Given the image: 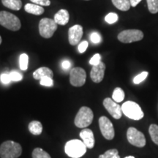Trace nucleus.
Instances as JSON below:
<instances>
[{"label":"nucleus","instance_id":"obj_1","mask_svg":"<svg viewBox=\"0 0 158 158\" xmlns=\"http://www.w3.org/2000/svg\"><path fill=\"white\" fill-rule=\"evenodd\" d=\"M22 148L19 143L13 141H7L0 146V157L18 158L21 155Z\"/></svg>","mask_w":158,"mask_h":158},{"label":"nucleus","instance_id":"obj_2","mask_svg":"<svg viewBox=\"0 0 158 158\" xmlns=\"http://www.w3.org/2000/svg\"><path fill=\"white\" fill-rule=\"evenodd\" d=\"M86 149L87 147L82 141L73 139L67 142L64 147V152L69 157L80 158L86 154Z\"/></svg>","mask_w":158,"mask_h":158},{"label":"nucleus","instance_id":"obj_3","mask_svg":"<svg viewBox=\"0 0 158 158\" xmlns=\"http://www.w3.org/2000/svg\"><path fill=\"white\" fill-rule=\"evenodd\" d=\"M94 114L92 109L89 107L83 106L79 109L75 118V124L79 128H86L90 125L93 121Z\"/></svg>","mask_w":158,"mask_h":158},{"label":"nucleus","instance_id":"obj_4","mask_svg":"<svg viewBox=\"0 0 158 158\" xmlns=\"http://www.w3.org/2000/svg\"><path fill=\"white\" fill-rule=\"evenodd\" d=\"M0 25L11 31L19 30L21 27L19 18L7 11H0Z\"/></svg>","mask_w":158,"mask_h":158},{"label":"nucleus","instance_id":"obj_5","mask_svg":"<svg viewBox=\"0 0 158 158\" xmlns=\"http://www.w3.org/2000/svg\"><path fill=\"white\" fill-rule=\"evenodd\" d=\"M122 113L127 117L133 120H138L143 118L144 114L140 106L133 101H127L122 106Z\"/></svg>","mask_w":158,"mask_h":158},{"label":"nucleus","instance_id":"obj_6","mask_svg":"<svg viewBox=\"0 0 158 158\" xmlns=\"http://www.w3.org/2000/svg\"><path fill=\"white\" fill-rule=\"evenodd\" d=\"M57 29V23L54 20L45 18L40 20L39 23V31L44 38H51Z\"/></svg>","mask_w":158,"mask_h":158},{"label":"nucleus","instance_id":"obj_7","mask_svg":"<svg viewBox=\"0 0 158 158\" xmlns=\"http://www.w3.org/2000/svg\"><path fill=\"white\" fill-rule=\"evenodd\" d=\"M143 38V31L138 29H127L118 35V40L123 43L138 42Z\"/></svg>","mask_w":158,"mask_h":158},{"label":"nucleus","instance_id":"obj_8","mask_svg":"<svg viewBox=\"0 0 158 158\" xmlns=\"http://www.w3.org/2000/svg\"><path fill=\"white\" fill-rule=\"evenodd\" d=\"M127 138L130 144L137 147H143L147 143L143 133L133 127L128 128L127 131Z\"/></svg>","mask_w":158,"mask_h":158},{"label":"nucleus","instance_id":"obj_9","mask_svg":"<svg viewBox=\"0 0 158 158\" xmlns=\"http://www.w3.org/2000/svg\"><path fill=\"white\" fill-rule=\"evenodd\" d=\"M99 126L103 137L107 140H112L115 135L113 124L106 116H101L99 118Z\"/></svg>","mask_w":158,"mask_h":158},{"label":"nucleus","instance_id":"obj_10","mask_svg":"<svg viewBox=\"0 0 158 158\" xmlns=\"http://www.w3.org/2000/svg\"><path fill=\"white\" fill-rule=\"evenodd\" d=\"M86 79V73L81 68H74L70 70V82L73 86L79 87L84 85Z\"/></svg>","mask_w":158,"mask_h":158},{"label":"nucleus","instance_id":"obj_11","mask_svg":"<svg viewBox=\"0 0 158 158\" xmlns=\"http://www.w3.org/2000/svg\"><path fill=\"white\" fill-rule=\"evenodd\" d=\"M103 106L113 118L116 119H119L122 117V106L114 101L113 99L109 98L105 99L103 100Z\"/></svg>","mask_w":158,"mask_h":158},{"label":"nucleus","instance_id":"obj_12","mask_svg":"<svg viewBox=\"0 0 158 158\" xmlns=\"http://www.w3.org/2000/svg\"><path fill=\"white\" fill-rule=\"evenodd\" d=\"M83 36V27L81 25H75L68 31V40L71 45H76L80 42Z\"/></svg>","mask_w":158,"mask_h":158},{"label":"nucleus","instance_id":"obj_13","mask_svg":"<svg viewBox=\"0 0 158 158\" xmlns=\"http://www.w3.org/2000/svg\"><path fill=\"white\" fill-rule=\"evenodd\" d=\"M105 70H106V64L101 62L98 64L92 66L90 72V77L92 81L94 83H100L103 80L105 76Z\"/></svg>","mask_w":158,"mask_h":158},{"label":"nucleus","instance_id":"obj_14","mask_svg":"<svg viewBox=\"0 0 158 158\" xmlns=\"http://www.w3.org/2000/svg\"><path fill=\"white\" fill-rule=\"evenodd\" d=\"M80 137L82 139V141L84 142L86 147L88 149H92L94 147L95 143V140H94V136L93 132L92 130L85 128L83 129L80 133Z\"/></svg>","mask_w":158,"mask_h":158},{"label":"nucleus","instance_id":"obj_15","mask_svg":"<svg viewBox=\"0 0 158 158\" xmlns=\"http://www.w3.org/2000/svg\"><path fill=\"white\" fill-rule=\"evenodd\" d=\"M70 19V15L66 10H60L54 15V21L59 25H66Z\"/></svg>","mask_w":158,"mask_h":158},{"label":"nucleus","instance_id":"obj_16","mask_svg":"<svg viewBox=\"0 0 158 158\" xmlns=\"http://www.w3.org/2000/svg\"><path fill=\"white\" fill-rule=\"evenodd\" d=\"M53 76H54L53 71L46 67L38 68L33 73V78L35 80H40L41 78H44V77H50V78H53Z\"/></svg>","mask_w":158,"mask_h":158},{"label":"nucleus","instance_id":"obj_17","mask_svg":"<svg viewBox=\"0 0 158 158\" xmlns=\"http://www.w3.org/2000/svg\"><path fill=\"white\" fill-rule=\"evenodd\" d=\"M24 10L27 13L35 15H40L44 13V9L42 6L35 4H27L24 7Z\"/></svg>","mask_w":158,"mask_h":158},{"label":"nucleus","instance_id":"obj_18","mask_svg":"<svg viewBox=\"0 0 158 158\" xmlns=\"http://www.w3.org/2000/svg\"><path fill=\"white\" fill-rule=\"evenodd\" d=\"M2 3L5 7L13 10H19L22 7L21 0H2Z\"/></svg>","mask_w":158,"mask_h":158},{"label":"nucleus","instance_id":"obj_19","mask_svg":"<svg viewBox=\"0 0 158 158\" xmlns=\"http://www.w3.org/2000/svg\"><path fill=\"white\" fill-rule=\"evenodd\" d=\"M29 130L31 134L35 135H39L43 132V125L40 122L32 121L29 124Z\"/></svg>","mask_w":158,"mask_h":158},{"label":"nucleus","instance_id":"obj_20","mask_svg":"<svg viewBox=\"0 0 158 158\" xmlns=\"http://www.w3.org/2000/svg\"><path fill=\"white\" fill-rule=\"evenodd\" d=\"M111 1L116 8L122 11H127L131 7L130 0H111Z\"/></svg>","mask_w":158,"mask_h":158},{"label":"nucleus","instance_id":"obj_21","mask_svg":"<svg viewBox=\"0 0 158 158\" xmlns=\"http://www.w3.org/2000/svg\"><path fill=\"white\" fill-rule=\"evenodd\" d=\"M149 133L152 140L156 145L158 146V125L152 124L149 126Z\"/></svg>","mask_w":158,"mask_h":158},{"label":"nucleus","instance_id":"obj_22","mask_svg":"<svg viewBox=\"0 0 158 158\" xmlns=\"http://www.w3.org/2000/svg\"><path fill=\"white\" fill-rule=\"evenodd\" d=\"M112 99L116 102H121L124 99V92L121 88L116 87L114 90L113 94H112Z\"/></svg>","mask_w":158,"mask_h":158},{"label":"nucleus","instance_id":"obj_23","mask_svg":"<svg viewBox=\"0 0 158 158\" xmlns=\"http://www.w3.org/2000/svg\"><path fill=\"white\" fill-rule=\"evenodd\" d=\"M32 158H51L48 153L40 148H36L32 152Z\"/></svg>","mask_w":158,"mask_h":158},{"label":"nucleus","instance_id":"obj_24","mask_svg":"<svg viewBox=\"0 0 158 158\" xmlns=\"http://www.w3.org/2000/svg\"><path fill=\"white\" fill-rule=\"evenodd\" d=\"M99 158H120V156L118 155L117 149H112L106 151L102 155H100L99 156Z\"/></svg>","mask_w":158,"mask_h":158},{"label":"nucleus","instance_id":"obj_25","mask_svg":"<svg viewBox=\"0 0 158 158\" xmlns=\"http://www.w3.org/2000/svg\"><path fill=\"white\" fill-rule=\"evenodd\" d=\"M29 64V56L26 54H22L20 56L19 59V65L20 68L22 70H27L28 69Z\"/></svg>","mask_w":158,"mask_h":158},{"label":"nucleus","instance_id":"obj_26","mask_svg":"<svg viewBox=\"0 0 158 158\" xmlns=\"http://www.w3.org/2000/svg\"><path fill=\"white\" fill-rule=\"evenodd\" d=\"M148 9L152 14L158 13V0H147Z\"/></svg>","mask_w":158,"mask_h":158},{"label":"nucleus","instance_id":"obj_27","mask_svg":"<svg viewBox=\"0 0 158 158\" xmlns=\"http://www.w3.org/2000/svg\"><path fill=\"white\" fill-rule=\"evenodd\" d=\"M148 74H149V73L147 72V71H143V72H142L141 73L138 74V76H136L135 78H133L134 84H139L140 83L143 81L147 78Z\"/></svg>","mask_w":158,"mask_h":158},{"label":"nucleus","instance_id":"obj_28","mask_svg":"<svg viewBox=\"0 0 158 158\" xmlns=\"http://www.w3.org/2000/svg\"><path fill=\"white\" fill-rule=\"evenodd\" d=\"M105 21L108 23H110V24L116 23L118 21V15L114 13H108L106 18H105Z\"/></svg>","mask_w":158,"mask_h":158},{"label":"nucleus","instance_id":"obj_29","mask_svg":"<svg viewBox=\"0 0 158 158\" xmlns=\"http://www.w3.org/2000/svg\"><path fill=\"white\" fill-rule=\"evenodd\" d=\"M40 81V84L42 86H53L54 85V81H53L52 78H50V77H44V78H41Z\"/></svg>","mask_w":158,"mask_h":158},{"label":"nucleus","instance_id":"obj_30","mask_svg":"<svg viewBox=\"0 0 158 158\" xmlns=\"http://www.w3.org/2000/svg\"><path fill=\"white\" fill-rule=\"evenodd\" d=\"M9 75L10 77L11 81H21L23 79L22 75L19 73V72H16V71H13Z\"/></svg>","mask_w":158,"mask_h":158},{"label":"nucleus","instance_id":"obj_31","mask_svg":"<svg viewBox=\"0 0 158 158\" xmlns=\"http://www.w3.org/2000/svg\"><path fill=\"white\" fill-rule=\"evenodd\" d=\"M90 40L92 43H94V44H98V43H100L101 42L102 37L99 33L92 32L90 35Z\"/></svg>","mask_w":158,"mask_h":158},{"label":"nucleus","instance_id":"obj_32","mask_svg":"<svg viewBox=\"0 0 158 158\" xmlns=\"http://www.w3.org/2000/svg\"><path fill=\"white\" fill-rule=\"evenodd\" d=\"M100 62H101V56L99 54H94V56L91 58L89 61V64L91 65H92V66L98 64Z\"/></svg>","mask_w":158,"mask_h":158},{"label":"nucleus","instance_id":"obj_33","mask_svg":"<svg viewBox=\"0 0 158 158\" xmlns=\"http://www.w3.org/2000/svg\"><path fill=\"white\" fill-rule=\"evenodd\" d=\"M33 4L40 6H49L51 5L50 0H30Z\"/></svg>","mask_w":158,"mask_h":158},{"label":"nucleus","instance_id":"obj_34","mask_svg":"<svg viewBox=\"0 0 158 158\" xmlns=\"http://www.w3.org/2000/svg\"><path fill=\"white\" fill-rule=\"evenodd\" d=\"M0 79H1L2 83L4 84H7L11 81L10 77L9 74H6V73L2 74L1 77H0Z\"/></svg>","mask_w":158,"mask_h":158},{"label":"nucleus","instance_id":"obj_35","mask_svg":"<svg viewBox=\"0 0 158 158\" xmlns=\"http://www.w3.org/2000/svg\"><path fill=\"white\" fill-rule=\"evenodd\" d=\"M88 48V42L87 41H83L78 45V51L80 53H84L86 51Z\"/></svg>","mask_w":158,"mask_h":158},{"label":"nucleus","instance_id":"obj_36","mask_svg":"<svg viewBox=\"0 0 158 158\" xmlns=\"http://www.w3.org/2000/svg\"><path fill=\"white\" fill-rule=\"evenodd\" d=\"M70 66H71V64H70V61H68V60L63 61L62 63V67L63 68V69H64V70H68V69L70 68Z\"/></svg>","mask_w":158,"mask_h":158},{"label":"nucleus","instance_id":"obj_37","mask_svg":"<svg viewBox=\"0 0 158 158\" xmlns=\"http://www.w3.org/2000/svg\"><path fill=\"white\" fill-rule=\"evenodd\" d=\"M141 1L142 0H130V5H131L132 7H135L138 5V4L141 2Z\"/></svg>","mask_w":158,"mask_h":158},{"label":"nucleus","instance_id":"obj_38","mask_svg":"<svg viewBox=\"0 0 158 158\" xmlns=\"http://www.w3.org/2000/svg\"><path fill=\"white\" fill-rule=\"evenodd\" d=\"M124 158H135L133 157V156H128V157H124Z\"/></svg>","mask_w":158,"mask_h":158},{"label":"nucleus","instance_id":"obj_39","mask_svg":"<svg viewBox=\"0 0 158 158\" xmlns=\"http://www.w3.org/2000/svg\"><path fill=\"white\" fill-rule=\"evenodd\" d=\"M1 43H2V37L0 36V44H1Z\"/></svg>","mask_w":158,"mask_h":158}]
</instances>
